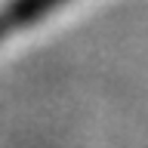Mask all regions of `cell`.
<instances>
[{
    "mask_svg": "<svg viewBox=\"0 0 148 148\" xmlns=\"http://www.w3.org/2000/svg\"><path fill=\"white\" fill-rule=\"evenodd\" d=\"M65 0H9L0 9V40H6L16 31H25L43 16H49L53 9H59Z\"/></svg>",
    "mask_w": 148,
    "mask_h": 148,
    "instance_id": "6da1fadb",
    "label": "cell"
}]
</instances>
